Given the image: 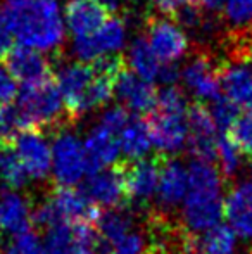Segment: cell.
<instances>
[{
  "mask_svg": "<svg viewBox=\"0 0 252 254\" xmlns=\"http://www.w3.org/2000/svg\"><path fill=\"white\" fill-rule=\"evenodd\" d=\"M0 14L21 45L54 52L64 42L61 10L54 0H2Z\"/></svg>",
  "mask_w": 252,
  "mask_h": 254,
  "instance_id": "cell-1",
  "label": "cell"
},
{
  "mask_svg": "<svg viewBox=\"0 0 252 254\" xmlns=\"http://www.w3.org/2000/svg\"><path fill=\"white\" fill-rule=\"evenodd\" d=\"M223 175L212 161L194 159L189 166V192L182 204L183 228L201 234L219 223L223 214Z\"/></svg>",
  "mask_w": 252,
  "mask_h": 254,
  "instance_id": "cell-2",
  "label": "cell"
},
{
  "mask_svg": "<svg viewBox=\"0 0 252 254\" xmlns=\"http://www.w3.org/2000/svg\"><path fill=\"white\" fill-rule=\"evenodd\" d=\"M116 81L118 78L99 73L90 63L81 61L62 64L55 73V83L69 118H80L105 106L114 95Z\"/></svg>",
  "mask_w": 252,
  "mask_h": 254,
  "instance_id": "cell-3",
  "label": "cell"
},
{
  "mask_svg": "<svg viewBox=\"0 0 252 254\" xmlns=\"http://www.w3.org/2000/svg\"><path fill=\"white\" fill-rule=\"evenodd\" d=\"M17 109L23 120L24 130H49V128H62L66 121V106L57 83L45 80L42 83L23 85L17 94ZM69 116V114H67Z\"/></svg>",
  "mask_w": 252,
  "mask_h": 254,
  "instance_id": "cell-4",
  "label": "cell"
},
{
  "mask_svg": "<svg viewBox=\"0 0 252 254\" xmlns=\"http://www.w3.org/2000/svg\"><path fill=\"white\" fill-rule=\"evenodd\" d=\"M85 142L76 133L59 128L52 144V175L61 187H73L90 175Z\"/></svg>",
  "mask_w": 252,
  "mask_h": 254,
  "instance_id": "cell-5",
  "label": "cell"
},
{
  "mask_svg": "<svg viewBox=\"0 0 252 254\" xmlns=\"http://www.w3.org/2000/svg\"><path fill=\"white\" fill-rule=\"evenodd\" d=\"M145 37L161 63H176L189 52V38L169 16L149 10L144 16Z\"/></svg>",
  "mask_w": 252,
  "mask_h": 254,
  "instance_id": "cell-6",
  "label": "cell"
},
{
  "mask_svg": "<svg viewBox=\"0 0 252 254\" xmlns=\"http://www.w3.org/2000/svg\"><path fill=\"white\" fill-rule=\"evenodd\" d=\"M218 69L219 59H216L214 54L204 47H197L182 69V80L199 101L212 102L221 95Z\"/></svg>",
  "mask_w": 252,
  "mask_h": 254,
  "instance_id": "cell-7",
  "label": "cell"
},
{
  "mask_svg": "<svg viewBox=\"0 0 252 254\" xmlns=\"http://www.w3.org/2000/svg\"><path fill=\"white\" fill-rule=\"evenodd\" d=\"M9 144L19 157L28 178L35 182L47 180L52 173V144H49L44 131L33 128L21 130Z\"/></svg>",
  "mask_w": 252,
  "mask_h": 254,
  "instance_id": "cell-8",
  "label": "cell"
},
{
  "mask_svg": "<svg viewBox=\"0 0 252 254\" xmlns=\"http://www.w3.org/2000/svg\"><path fill=\"white\" fill-rule=\"evenodd\" d=\"M126 40V23L123 16H111L94 35L74 38L73 54L81 63H90L104 54L123 49Z\"/></svg>",
  "mask_w": 252,
  "mask_h": 254,
  "instance_id": "cell-9",
  "label": "cell"
},
{
  "mask_svg": "<svg viewBox=\"0 0 252 254\" xmlns=\"http://www.w3.org/2000/svg\"><path fill=\"white\" fill-rule=\"evenodd\" d=\"M2 66L21 85L42 83L52 78V64L37 49L26 45H12L2 57Z\"/></svg>",
  "mask_w": 252,
  "mask_h": 254,
  "instance_id": "cell-10",
  "label": "cell"
},
{
  "mask_svg": "<svg viewBox=\"0 0 252 254\" xmlns=\"http://www.w3.org/2000/svg\"><path fill=\"white\" fill-rule=\"evenodd\" d=\"M149 123L152 147H155L162 156H175L189 142V123L187 114L152 111Z\"/></svg>",
  "mask_w": 252,
  "mask_h": 254,
  "instance_id": "cell-11",
  "label": "cell"
},
{
  "mask_svg": "<svg viewBox=\"0 0 252 254\" xmlns=\"http://www.w3.org/2000/svg\"><path fill=\"white\" fill-rule=\"evenodd\" d=\"M187 123H189V142L187 144H189L194 159H216L219 135L209 107H205L204 102L201 101L192 104L187 113Z\"/></svg>",
  "mask_w": 252,
  "mask_h": 254,
  "instance_id": "cell-12",
  "label": "cell"
},
{
  "mask_svg": "<svg viewBox=\"0 0 252 254\" xmlns=\"http://www.w3.org/2000/svg\"><path fill=\"white\" fill-rule=\"evenodd\" d=\"M126 197L137 206H145L155 194L161 177L159 159H137L123 168Z\"/></svg>",
  "mask_w": 252,
  "mask_h": 254,
  "instance_id": "cell-13",
  "label": "cell"
},
{
  "mask_svg": "<svg viewBox=\"0 0 252 254\" xmlns=\"http://www.w3.org/2000/svg\"><path fill=\"white\" fill-rule=\"evenodd\" d=\"M219 85L225 97H228L239 107L252 109V71L249 61L219 59Z\"/></svg>",
  "mask_w": 252,
  "mask_h": 254,
  "instance_id": "cell-14",
  "label": "cell"
},
{
  "mask_svg": "<svg viewBox=\"0 0 252 254\" xmlns=\"http://www.w3.org/2000/svg\"><path fill=\"white\" fill-rule=\"evenodd\" d=\"M85 194L88 195L95 206L114 207L121 206L126 199V187H125V175L123 170H99L90 173V177L85 180Z\"/></svg>",
  "mask_w": 252,
  "mask_h": 254,
  "instance_id": "cell-15",
  "label": "cell"
},
{
  "mask_svg": "<svg viewBox=\"0 0 252 254\" xmlns=\"http://www.w3.org/2000/svg\"><path fill=\"white\" fill-rule=\"evenodd\" d=\"M111 16L112 10L101 0H69L64 7L66 24L74 38L94 35Z\"/></svg>",
  "mask_w": 252,
  "mask_h": 254,
  "instance_id": "cell-16",
  "label": "cell"
},
{
  "mask_svg": "<svg viewBox=\"0 0 252 254\" xmlns=\"http://www.w3.org/2000/svg\"><path fill=\"white\" fill-rule=\"evenodd\" d=\"M114 94L125 109L133 111L137 114L152 113L157 104V92L154 85L128 69L119 74Z\"/></svg>",
  "mask_w": 252,
  "mask_h": 254,
  "instance_id": "cell-17",
  "label": "cell"
},
{
  "mask_svg": "<svg viewBox=\"0 0 252 254\" xmlns=\"http://www.w3.org/2000/svg\"><path fill=\"white\" fill-rule=\"evenodd\" d=\"M189 192V168L178 159L161 161L157 199L164 211H173L182 206Z\"/></svg>",
  "mask_w": 252,
  "mask_h": 254,
  "instance_id": "cell-18",
  "label": "cell"
},
{
  "mask_svg": "<svg viewBox=\"0 0 252 254\" xmlns=\"http://www.w3.org/2000/svg\"><path fill=\"white\" fill-rule=\"evenodd\" d=\"M228 225L239 237L251 241L252 239V182L237 184L228 192L223 204Z\"/></svg>",
  "mask_w": 252,
  "mask_h": 254,
  "instance_id": "cell-19",
  "label": "cell"
},
{
  "mask_svg": "<svg viewBox=\"0 0 252 254\" xmlns=\"http://www.w3.org/2000/svg\"><path fill=\"white\" fill-rule=\"evenodd\" d=\"M50 201L57 211L59 218L67 223H90L97 220V206L88 199V195L73 187H59L50 195Z\"/></svg>",
  "mask_w": 252,
  "mask_h": 254,
  "instance_id": "cell-20",
  "label": "cell"
},
{
  "mask_svg": "<svg viewBox=\"0 0 252 254\" xmlns=\"http://www.w3.org/2000/svg\"><path fill=\"white\" fill-rule=\"evenodd\" d=\"M33 206L16 190L0 194V237H16L28 232L31 225Z\"/></svg>",
  "mask_w": 252,
  "mask_h": 254,
  "instance_id": "cell-21",
  "label": "cell"
},
{
  "mask_svg": "<svg viewBox=\"0 0 252 254\" xmlns=\"http://www.w3.org/2000/svg\"><path fill=\"white\" fill-rule=\"evenodd\" d=\"M237 234L230 225H214L201 234H187L185 254H235Z\"/></svg>",
  "mask_w": 252,
  "mask_h": 254,
  "instance_id": "cell-22",
  "label": "cell"
},
{
  "mask_svg": "<svg viewBox=\"0 0 252 254\" xmlns=\"http://www.w3.org/2000/svg\"><path fill=\"white\" fill-rule=\"evenodd\" d=\"M85 149H87V156L90 161L92 173L114 164L121 152L118 135L105 130L101 125H95L88 131L87 138H85Z\"/></svg>",
  "mask_w": 252,
  "mask_h": 254,
  "instance_id": "cell-23",
  "label": "cell"
},
{
  "mask_svg": "<svg viewBox=\"0 0 252 254\" xmlns=\"http://www.w3.org/2000/svg\"><path fill=\"white\" fill-rule=\"evenodd\" d=\"M119 149L128 159H144L152 147L149 123L140 116L128 118L126 125L118 135Z\"/></svg>",
  "mask_w": 252,
  "mask_h": 254,
  "instance_id": "cell-24",
  "label": "cell"
},
{
  "mask_svg": "<svg viewBox=\"0 0 252 254\" xmlns=\"http://www.w3.org/2000/svg\"><path fill=\"white\" fill-rule=\"evenodd\" d=\"M97 234L101 237L102 248L109 251L111 246L121 241L126 234L133 230V218L126 211L119 209H107L104 214L97 216Z\"/></svg>",
  "mask_w": 252,
  "mask_h": 254,
  "instance_id": "cell-25",
  "label": "cell"
},
{
  "mask_svg": "<svg viewBox=\"0 0 252 254\" xmlns=\"http://www.w3.org/2000/svg\"><path fill=\"white\" fill-rule=\"evenodd\" d=\"M128 63L130 67L137 76L144 78L147 81L157 80L159 67H161V61L152 51L151 44H149L147 37L140 35L133 40L128 51Z\"/></svg>",
  "mask_w": 252,
  "mask_h": 254,
  "instance_id": "cell-26",
  "label": "cell"
},
{
  "mask_svg": "<svg viewBox=\"0 0 252 254\" xmlns=\"http://www.w3.org/2000/svg\"><path fill=\"white\" fill-rule=\"evenodd\" d=\"M28 175L10 144H0V184L9 190L23 189Z\"/></svg>",
  "mask_w": 252,
  "mask_h": 254,
  "instance_id": "cell-27",
  "label": "cell"
},
{
  "mask_svg": "<svg viewBox=\"0 0 252 254\" xmlns=\"http://www.w3.org/2000/svg\"><path fill=\"white\" fill-rule=\"evenodd\" d=\"M216 161H218L219 170L225 178H233L242 166V151L237 147V144L228 133L218 138Z\"/></svg>",
  "mask_w": 252,
  "mask_h": 254,
  "instance_id": "cell-28",
  "label": "cell"
},
{
  "mask_svg": "<svg viewBox=\"0 0 252 254\" xmlns=\"http://www.w3.org/2000/svg\"><path fill=\"white\" fill-rule=\"evenodd\" d=\"M45 251L47 254H73L74 227L67 221H59L45 230Z\"/></svg>",
  "mask_w": 252,
  "mask_h": 254,
  "instance_id": "cell-29",
  "label": "cell"
},
{
  "mask_svg": "<svg viewBox=\"0 0 252 254\" xmlns=\"http://www.w3.org/2000/svg\"><path fill=\"white\" fill-rule=\"evenodd\" d=\"M104 248L99 234L90 223L74 225V249L73 254H102Z\"/></svg>",
  "mask_w": 252,
  "mask_h": 254,
  "instance_id": "cell-30",
  "label": "cell"
},
{
  "mask_svg": "<svg viewBox=\"0 0 252 254\" xmlns=\"http://www.w3.org/2000/svg\"><path fill=\"white\" fill-rule=\"evenodd\" d=\"M21 130L24 127L17 106L10 102L0 104V144H9Z\"/></svg>",
  "mask_w": 252,
  "mask_h": 254,
  "instance_id": "cell-31",
  "label": "cell"
},
{
  "mask_svg": "<svg viewBox=\"0 0 252 254\" xmlns=\"http://www.w3.org/2000/svg\"><path fill=\"white\" fill-rule=\"evenodd\" d=\"M155 109L164 111V113H176V114H187L189 106H187L185 92L176 85H168L157 94V104Z\"/></svg>",
  "mask_w": 252,
  "mask_h": 254,
  "instance_id": "cell-32",
  "label": "cell"
},
{
  "mask_svg": "<svg viewBox=\"0 0 252 254\" xmlns=\"http://www.w3.org/2000/svg\"><path fill=\"white\" fill-rule=\"evenodd\" d=\"M230 137L237 144V147L242 151V154L252 156V109L239 114L235 123L230 128Z\"/></svg>",
  "mask_w": 252,
  "mask_h": 254,
  "instance_id": "cell-33",
  "label": "cell"
},
{
  "mask_svg": "<svg viewBox=\"0 0 252 254\" xmlns=\"http://www.w3.org/2000/svg\"><path fill=\"white\" fill-rule=\"evenodd\" d=\"M209 111H211V116L214 120L216 127L221 128V130H230L235 120L239 118V106L233 104L228 97H223V95H219L218 99L211 102Z\"/></svg>",
  "mask_w": 252,
  "mask_h": 254,
  "instance_id": "cell-34",
  "label": "cell"
},
{
  "mask_svg": "<svg viewBox=\"0 0 252 254\" xmlns=\"http://www.w3.org/2000/svg\"><path fill=\"white\" fill-rule=\"evenodd\" d=\"M7 254H47V251L38 235L28 230L12 237L9 248H7Z\"/></svg>",
  "mask_w": 252,
  "mask_h": 254,
  "instance_id": "cell-35",
  "label": "cell"
},
{
  "mask_svg": "<svg viewBox=\"0 0 252 254\" xmlns=\"http://www.w3.org/2000/svg\"><path fill=\"white\" fill-rule=\"evenodd\" d=\"M223 12L235 28L246 26L252 21V0H225Z\"/></svg>",
  "mask_w": 252,
  "mask_h": 254,
  "instance_id": "cell-36",
  "label": "cell"
},
{
  "mask_svg": "<svg viewBox=\"0 0 252 254\" xmlns=\"http://www.w3.org/2000/svg\"><path fill=\"white\" fill-rule=\"evenodd\" d=\"M128 118H130V114H128V111L125 109V107H123V106H114V107H109V109H105L104 113L101 114L97 125L104 127L105 130L112 131V133L119 135L121 128L126 125Z\"/></svg>",
  "mask_w": 252,
  "mask_h": 254,
  "instance_id": "cell-37",
  "label": "cell"
},
{
  "mask_svg": "<svg viewBox=\"0 0 252 254\" xmlns=\"http://www.w3.org/2000/svg\"><path fill=\"white\" fill-rule=\"evenodd\" d=\"M17 97L16 80L7 73L3 66H0V104L12 102Z\"/></svg>",
  "mask_w": 252,
  "mask_h": 254,
  "instance_id": "cell-38",
  "label": "cell"
},
{
  "mask_svg": "<svg viewBox=\"0 0 252 254\" xmlns=\"http://www.w3.org/2000/svg\"><path fill=\"white\" fill-rule=\"evenodd\" d=\"M182 78V71L178 69L175 63H162L161 67H159V74L157 80L161 81L162 85H176V81Z\"/></svg>",
  "mask_w": 252,
  "mask_h": 254,
  "instance_id": "cell-39",
  "label": "cell"
},
{
  "mask_svg": "<svg viewBox=\"0 0 252 254\" xmlns=\"http://www.w3.org/2000/svg\"><path fill=\"white\" fill-rule=\"evenodd\" d=\"M12 33H10L9 26L3 21L2 14H0V57L3 56L10 47H12Z\"/></svg>",
  "mask_w": 252,
  "mask_h": 254,
  "instance_id": "cell-40",
  "label": "cell"
},
{
  "mask_svg": "<svg viewBox=\"0 0 252 254\" xmlns=\"http://www.w3.org/2000/svg\"><path fill=\"white\" fill-rule=\"evenodd\" d=\"M199 2L207 10H211V12H218V10H221L223 5H225V0H199Z\"/></svg>",
  "mask_w": 252,
  "mask_h": 254,
  "instance_id": "cell-41",
  "label": "cell"
},
{
  "mask_svg": "<svg viewBox=\"0 0 252 254\" xmlns=\"http://www.w3.org/2000/svg\"><path fill=\"white\" fill-rule=\"evenodd\" d=\"M145 254H182L176 249H169V248H161V246H152L151 249H147Z\"/></svg>",
  "mask_w": 252,
  "mask_h": 254,
  "instance_id": "cell-42",
  "label": "cell"
},
{
  "mask_svg": "<svg viewBox=\"0 0 252 254\" xmlns=\"http://www.w3.org/2000/svg\"><path fill=\"white\" fill-rule=\"evenodd\" d=\"M101 2H104L105 5H107L109 9L112 10V12H118V7H119V0H101Z\"/></svg>",
  "mask_w": 252,
  "mask_h": 254,
  "instance_id": "cell-43",
  "label": "cell"
},
{
  "mask_svg": "<svg viewBox=\"0 0 252 254\" xmlns=\"http://www.w3.org/2000/svg\"><path fill=\"white\" fill-rule=\"evenodd\" d=\"M251 175H252V163H251Z\"/></svg>",
  "mask_w": 252,
  "mask_h": 254,
  "instance_id": "cell-44",
  "label": "cell"
},
{
  "mask_svg": "<svg viewBox=\"0 0 252 254\" xmlns=\"http://www.w3.org/2000/svg\"><path fill=\"white\" fill-rule=\"evenodd\" d=\"M0 254H2V251H0Z\"/></svg>",
  "mask_w": 252,
  "mask_h": 254,
  "instance_id": "cell-45",
  "label": "cell"
},
{
  "mask_svg": "<svg viewBox=\"0 0 252 254\" xmlns=\"http://www.w3.org/2000/svg\"><path fill=\"white\" fill-rule=\"evenodd\" d=\"M154 2H155V0H154Z\"/></svg>",
  "mask_w": 252,
  "mask_h": 254,
  "instance_id": "cell-46",
  "label": "cell"
}]
</instances>
